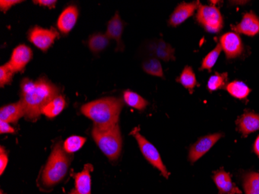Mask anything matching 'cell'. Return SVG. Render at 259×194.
Wrapping results in <instances>:
<instances>
[{"instance_id":"6da1fadb","label":"cell","mask_w":259,"mask_h":194,"mask_svg":"<svg viewBox=\"0 0 259 194\" xmlns=\"http://www.w3.org/2000/svg\"><path fill=\"white\" fill-rule=\"evenodd\" d=\"M60 93V89L47 80L40 78L32 81L23 79L20 84V101L25 110V118L29 121H36L42 114V109Z\"/></svg>"},{"instance_id":"7a4b0ae2","label":"cell","mask_w":259,"mask_h":194,"mask_svg":"<svg viewBox=\"0 0 259 194\" xmlns=\"http://www.w3.org/2000/svg\"><path fill=\"white\" fill-rule=\"evenodd\" d=\"M123 102L116 97H105L90 102L81 107V112L99 128H108L118 125Z\"/></svg>"},{"instance_id":"3957f363","label":"cell","mask_w":259,"mask_h":194,"mask_svg":"<svg viewBox=\"0 0 259 194\" xmlns=\"http://www.w3.org/2000/svg\"><path fill=\"white\" fill-rule=\"evenodd\" d=\"M72 160V156L64 149L62 142L55 144L44 169L41 182L44 186L52 187L65 178Z\"/></svg>"},{"instance_id":"277c9868","label":"cell","mask_w":259,"mask_h":194,"mask_svg":"<svg viewBox=\"0 0 259 194\" xmlns=\"http://www.w3.org/2000/svg\"><path fill=\"white\" fill-rule=\"evenodd\" d=\"M92 136L103 154L113 161L120 156L122 150V137L118 125L108 128L93 127Z\"/></svg>"},{"instance_id":"5b68a950","label":"cell","mask_w":259,"mask_h":194,"mask_svg":"<svg viewBox=\"0 0 259 194\" xmlns=\"http://www.w3.org/2000/svg\"><path fill=\"white\" fill-rule=\"evenodd\" d=\"M131 135H133L138 141V146L141 149V153L145 156V159L149 162L150 164L158 169L161 172V175L164 178L168 179V176H169V173H168L167 168L163 163L161 156H160L157 148L151 142H149L143 135H141L139 128H135L131 132Z\"/></svg>"},{"instance_id":"8992f818","label":"cell","mask_w":259,"mask_h":194,"mask_svg":"<svg viewBox=\"0 0 259 194\" xmlns=\"http://www.w3.org/2000/svg\"><path fill=\"white\" fill-rule=\"evenodd\" d=\"M196 19L205 30L209 33H218L224 25L221 11L219 9L212 6H202L199 4Z\"/></svg>"},{"instance_id":"52a82bcc","label":"cell","mask_w":259,"mask_h":194,"mask_svg":"<svg viewBox=\"0 0 259 194\" xmlns=\"http://www.w3.org/2000/svg\"><path fill=\"white\" fill-rule=\"evenodd\" d=\"M58 37L59 33L54 27L45 29L35 26L28 33L29 41L44 52L49 50Z\"/></svg>"},{"instance_id":"ba28073f","label":"cell","mask_w":259,"mask_h":194,"mask_svg":"<svg viewBox=\"0 0 259 194\" xmlns=\"http://www.w3.org/2000/svg\"><path fill=\"white\" fill-rule=\"evenodd\" d=\"M223 136L224 135L221 133H215L213 135H206L199 138L190 148L189 153L190 163H196L200 158L203 157Z\"/></svg>"},{"instance_id":"9c48e42d","label":"cell","mask_w":259,"mask_h":194,"mask_svg":"<svg viewBox=\"0 0 259 194\" xmlns=\"http://www.w3.org/2000/svg\"><path fill=\"white\" fill-rule=\"evenodd\" d=\"M33 58L31 48L25 45H20L14 49L10 61L6 65L16 72H22Z\"/></svg>"},{"instance_id":"30bf717a","label":"cell","mask_w":259,"mask_h":194,"mask_svg":"<svg viewBox=\"0 0 259 194\" xmlns=\"http://www.w3.org/2000/svg\"><path fill=\"white\" fill-rule=\"evenodd\" d=\"M220 45L229 59L237 58L242 53V41L236 32H228L223 35L220 40Z\"/></svg>"},{"instance_id":"8fae6325","label":"cell","mask_w":259,"mask_h":194,"mask_svg":"<svg viewBox=\"0 0 259 194\" xmlns=\"http://www.w3.org/2000/svg\"><path fill=\"white\" fill-rule=\"evenodd\" d=\"M199 2L183 3L175 9L171 15L170 16V25L176 27L184 23L187 19L190 18L194 14L195 10L198 9Z\"/></svg>"},{"instance_id":"7c38bea8","label":"cell","mask_w":259,"mask_h":194,"mask_svg":"<svg viewBox=\"0 0 259 194\" xmlns=\"http://www.w3.org/2000/svg\"><path fill=\"white\" fill-rule=\"evenodd\" d=\"M78 17V10L75 6H69L62 11L58 17L57 26L64 34H68L75 27Z\"/></svg>"},{"instance_id":"4fadbf2b","label":"cell","mask_w":259,"mask_h":194,"mask_svg":"<svg viewBox=\"0 0 259 194\" xmlns=\"http://www.w3.org/2000/svg\"><path fill=\"white\" fill-rule=\"evenodd\" d=\"M220 194H241L242 192L233 183L231 175L221 169L215 172L213 176Z\"/></svg>"},{"instance_id":"5bb4252c","label":"cell","mask_w":259,"mask_h":194,"mask_svg":"<svg viewBox=\"0 0 259 194\" xmlns=\"http://www.w3.org/2000/svg\"><path fill=\"white\" fill-rule=\"evenodd\" d=\"M123 31V23L120 19L118 12H116L114 17L108 22L107 24V32L105 34L107 35L109 39H113L116 41L117 44V48L116 51H121L124 49V45L122 42V34Z\"/></svg>"},{"instance_id":"9a60e30c","label":"cell","mask_w":259,"mask_h":194,"mask_svg":"<svg viewBox=\"0 0 259 194\" xmlns=\"http://www.w3.org/2000/svg\"><path fill=\"white\" fill-rule=\"evenodd\" d=\"M148 52L154 58H159L164 62H168L175 58V49L163 40H156L148 45Z\"/></svg>"},{"instance_id":"2e32d148","label":"cell","mask_w":259,"mask_h":194,"mask_svg":"<svg viewBox=\"0 0 259 194\" xmlns=\"http://www.w3.org/2000/svg\"><path fill=\"white\" fill-rule=\"evenodd\" d=\"M233 29L237 33L250 37L255 36L259 33V18L253 13L245 14L241 21Z\"/></svg>"},{"instance_id":"e0dca14e","label":"cell","mask_w":259,"mask_h":194,"mask_svg":"<svg viewBox=\"0 0 259 194\" xmlns=\"http://www.w3.org/2000/svg\"><path fill=\"white\" fill-rule=\"evenodd\" d=\"M238 130L244 136L259 130V114L253 112H246L236 121Z\"/></svg>"},{"instance_id":"ac0fdd59","label":"cell","mask_w":259,"mask_h":194,"mask_svg":"<svg viewBox=\"0 0 259 194\" xmlns=\"http://www.w3.org/2000/svg\"><path fill=\"white\" fill-rule=\"evenodd\" d=\"M25 117V110L22 102L11 103L3 106L0 110V120L7 123H17L22 118Z\"/></svg>"},{"instance_id":"d6986e66","label":"cell","mask_w":259,"mask_h":194,"mask_svg":"<svg viewBox=\"0 0 259 194\" xmlns=\"http://www.w3.org/2000/svg\"><path fill=\"white\" fill-rule=\"evenodd\" d=\"M93 171L91 165H85L83 170L75 176V191L80 194H91V175Z\"/></svg>"},{"instance_id":"ffe728a7","label":"cell","mask_w":259,"mask_h":194,"mask_svg":"<svg viewBox=\"0 0 259 194\" xmlns=\"http://www.w3.org/2000/svg\"><path fill=\"white\" fill-rule=\"evenodd\" d=\"M65 106H66V101L64 96L58 95L42 109L41 113L47 118H54L63 111Z\"/></svg>"},{"instance_id":"44dd1931","label":"cell","mask_w":259,"mask_h":194,"mask_svg":"<svg viewBox=\"0 0 259 194\" xmlns=\"http://www.w3.org/2000/svg\"><path fill=\"white\" fill-rule=\"evenodd\" d=\"M226 90L234 98L244 100L248 97L251 93V89L241 81H234L228 83Z\"/></svg>"},{"instance_id":"7402d4cb","label":"cell","mask_w":259,"mask_h":194,"mask_svg":"<svg viewBox=\"0 0 259 194\" xmlns=\"http://www.w3.org/2000/svg\"><path fill=\"white\" fill-rule=\"evenodd\" d=\"M176 81L184 87L190 93H193L195 87L197 86V80L193 68L190 66L185 67L180 76L177 78Z\"/></svg>"},{"instance_id":"603a6c76","label":"cell","mask_w":259,"mask_h":194,"mask_svg":"<svg viewBox=\"0 0 259 194\" xmlns=\"http://www.w3.org/2000/svg\"><path fill=\"white\" fill-rule=\"evenodd\" d=\"M110 39L107 35L103 33H95L89 39L88 45L93 53H100L108 46Z\"/></svg>"},{"instance_id":"cb8c5ba5","label":"cell","mask_w":259,"mask_h":194,"mask_svg":"<svg viewBox=\"0 0 259 194\" xmlns=\"http://www.w3.org/2000/svg\"><path fill=\"white\" fill-rule=\"evenodd\" d=\"M123 100L128 106H132L138 110H145L148 105V101L142 96L130 90H126L123 93Z\"/></svg>"},{"instance_id":"d4e9b609","label":"cell","mask_w":259,"mask_h":194,"mask_svg":"<svg viewBox=\"0 0 259 194\" xmlns=\"http://www.w3.org/2000/svg\"><path fill=\"white\" fill-rule=\"evenodd\" d=\"M243 187L245 194H259L258 173H246L243 178Z\"/></svg>"},{"instance_id":"484cf974","label":"cell","mask_w":259,"mask_h":194,"mask_svg":"<svg viewBox=\"0 0 259 194\" xmlns=\"http://www.w3.org/2000/svg\"><path fill=\"white\" fill-rule=\"evenodd\" d=\"M142 68L146 73L154 76L164 78L162 66L156 58H151L145 60L142 64Z\"/></svg>"},{"instance_id":"4316f807","label":"cell","mask_w":259,"mask_h":194,"mask_svg":"<svg viewBox=\"0 0 259 194\" xmlns=\"http://www.w3.org/2000/svg\"><path fill=\"white\" fill-rule=\"evenodd\" d=\"M221 51H222V48H221V45L218 44L216 48L213 50L211 51L210 52H209L208 55L203 58L201 67H200L199 70L206 69L211 71V69L214 66L217 61H218V58H219L220 55H221Z\"/></svg>"},{"instance_id":"83f0119b","label":"cell","mask_w":259,"mask_h":194,"mask_svg":"<svg viewBox=\"0 0 259 194\" xmlns=\"http://www.w3.org/2000/svg\"><path fill=\"white\" fill-rule=\"evenodd\" d=\"M87 141V138L80 136H72L67 138L64 142V149L67 153L75 152L81 149V147L83 146Z\"/></svg>"},{"instance_id":"f1b7e54d","label":"cell","mask_w":259,"mask_h":194,"mask_svg":"<svg viewBox=\"0 0 259 194\" xmlns=\"http://www.w3.org/2000/svg\"><path fill=\"white\" fill-rule=\"evenodd\" d=\"M228 80V73H215L208 80L207 89L209 92L216 91L225 87Z\"/></svg>"},{"instance_id":"f546056e","label":"cell","mask_w":259,"mask_h":194,"mask_svg":"<svg viewBox=\"0 0 259 194\" xmlns=\"http://www.w3.org/2000/svg\"><path fill=\"white\" fill-rule=\"evenodd\" d=\"M14 74L6 64L0 67V87L3 88L6 85L10 84Z\"/></svg>"},{"instance_id":"4dcf8cb0","label":"cell","mask_w":259,"mask_h":194,"mask_svg":"<svg viewBox=\"0 0 259 194\" xmlns=\"http://www.w3.org/2000/svg\"><path fill=\"white\" fill-rule=\"evenodd\" d=\"M8 164V156L4 146L0 148V174L3 175Z\"/></svg>"},{"instance_id":"1f68e13d","label":"cell","mask_w":259,"mask_h":194,"mask_svg":"<svg viewBox=\"0 0 259 194\" xmlns=\"http://www.w3.org/2000/svg\"><path fill=\"white\" fill-rule=\"evenodd\" d=\"M23 1H19V0H1L0 1V10H1V11L6 13L12 7H14L16 4H20Z\"/></svg>"},{"instance_id":"d6a6232c","label":"cell","mask_w":259,"mask_h":194,"mask_svg":"<svg viewBox=\"0 0 259 194\" xmlns=\"http://www.w3.org/2000/svg\"><path fill=\"white\" fill-rule=\"evenodd\" d=\"M16 132L15 129L12 128L9 123L0 121V133L1 134H14Z\"/></svg>"},{"instance_id":"836d02e7","label":"cell","mask_w":259,"mask_h":194,"mask_svg":"<svg viewBox=\"0 0 259 194\" xmlns=\"http://www.w3.org/2000/svg\"><path fill=\"white\" fill-rule=\"evenodd\" d=\"M35 4L37 5L43 6V7H49L50 9L55 8L56 5V0H37L33 1Z\"/></svg>"},{"instance_id":"e575fe53","label":"cell","mask_w":259,"mask_h":194,"mask_svg":"<svg viewBox=\"0 0 259 194\" xmlns=\"http://www.w3.org/2000/svg\"><path fill=\"white\" fill-rule=\"evenodd\" d=\"M253 149H254V153L259 157V135L254 141Z\"/></svg>"},{"instance_id":"d590c367","label":"cell","mask_w":259,"mask_h":194,"mask_svg":"<svg viewBox=\"0 0 259 194\" xmlns=\"http://www.w3.org/2000/svg\"><path fill=\"white\" fill-rule=\"evenodd\" d=\"M70 194H80V193H78V192H77L76 191H73V192H71V193H70Z\"/></svg>"},{"instance_id":"8d00e7d4","label":"cell","mask_w":259,"mask_h":194,"mask_svg":"<svg viewBox=\"0 0 259 194\" xmlns=\"http://www.w3.org/2000/svg\"><path fill=\"white\" fill-rule=\"evenodd\" d=\"M1 194H4V192H3V191H1Z\"/></svg>"},{"instance_id":"74e56055","label":"cell","mask_w":259,"mask_h":194,"mask_svg":"<svg viewBox=\"0 0 259 194\" xmlns=\"http://www.w3.org/2000/svg\"><path fill=\"white\" fill-rule=\"evenodd\" d=\"M258 179H259V173H258Z\"/></svg>"}]
</instances>
